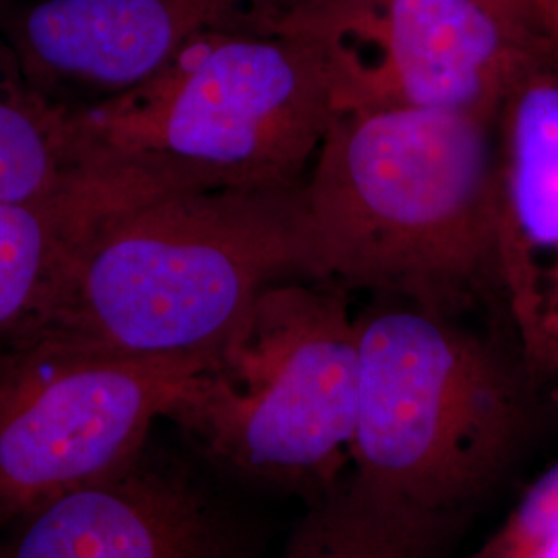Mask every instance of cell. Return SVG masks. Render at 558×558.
<instances>
[{"label":"cell","mask_w":558,"mask_h":558,"mask_svg":"<svg viewBox=\"0 0 558 558\" xmlns=\"http://www.w3.org/2000/svg\"><path fill=\"white\" fill-rule=\"evenodd\" d=\"M495 184L497 114L339 110L302 184L304 279L507 327Z\"/></svg>","instance_id":"1"},{"label":"cell","mask_w":558,"mask_h":558,"mask_svg":"<svg viewBox=\"0 0 558 558\" xmlns=\"http://www.w3.org/2000/svg\"><path fill=\"white\" fill-rule=\"evenodd\" d=\"M302 184L174 191L106 218L15 331L141 359L218 352L269 286L304 279Z\"/></svg>","instance_id":"2"},{"label":"cell","mask_w":558,"mask_h":558,"mask_svg":"<svg viewBox=\"0 0 558 558\" xmlns=\"http://www.w3.org/2000/svg\"><path fill=\"white\" fill-rule=\"evenodd\" d=\"M323 15L281 34H207L140 85L71 108L75 161L163 166L207 189L294 186L338 114Z\"/></svg>","instance_id":"3"},{"label":"cell","mask_w":558,"mask_h":558,"mask_svg":"<svg viewBox=\"0 0 558 558\" xmlns=\"http://www.w3.org/2000/svg\"><path fill=\"white\" fill-rule=\"evenodd\" d=\"M350 474L456 523L507 470L539 391L515 343L380 296L356 315Z\"/></svg>","instance_id":"4"},{"label":"cell","mask_w":558,"mask_h":558,"mask_svg":"<svg viewBox=\"0 0 558 558\" xmlns=\"http://www.w3.org/2000/svg\"><path fill=\"white\" fill-rule=\"evenodd\" d=\"M356 385L345 290L286 279L260 294L170 420L239 478L313 500L350 474Z\"/></svg>","instance_id":"5"},{"label":"cell","mask_w":558,"mask_h":558,"mask_svg":"<svg viewBox=\"0 0 558 558\" xmlns=\"http://www.w3.org/2000/svg\"><path fill=\"white\" fill-rule=\"evenodd\" d=\"M209 360L89 352L34 331L2 336L0 530L140 453Z\"/></svg>","instance_id":"6"},{"label":"cell","mask_w":558,"mask_h":558,"mask_svg":"<svg viewBox=\"0 0 558 558\" xmlns=\"http://www.w3.org/2000/svg\"><path fill=\"white\" fill-rule=\"evenodd\" d=\"M338 110L410 108L495 117L550 52L538 17L486 0H327Z\"/></svg>","instance_id":"7"},{"label":"cell","mask_w":558,"mask_h":558,"mask_svg":"<svg viewBox=\"0 0 558 558\" xmlns=\"http://www.w3.org/2000/svg\"><path fill=\"white\" fill-rule=\"evenodd\" d=\"M0 558H260L255 527L151 439L0 530Z\"/></svg>","instance_id":"8"},{"label":"cell","mask_w":558,"mask_h":558,"mask_svg":"<svg viewBox=\"0 0 558 558\" xmlns=\"http://www.w3.org/2000/svg\"><path fill=\"white\" fill-rule=\"evenodd\" d=\"M327 0H40L9 27L25 73L46 92L122 94L207 34H281L319 20Z\"/></svg>","instance_id":"9"},{"label":"cell","mask_w":558,"mask_h":558,"mask_svg":"<svg viewBox=\"0 0 558 558\" xmlns=\"http://www.w3.org/2000/svg\"><path fill=\"white\" fill-rule=\"evenodd\" d=\"M495 239L507 329L534 383L558 389V60L530 64L497 112Z\"/></svg>","instance_id":"10"},{"label":"cell","mask_w":558,"mask_h":558,"mask_svg":"<svg viewBox=\"0 0 558 558\" xmlns=\"http://www.w3.org/2000/svg\"><path fill=\"white\" fill-rule=\"evenodd\" d=\"M189 189L207 186L147 161L89 160L34 197L0 203V338L40 313L66 260L101 221Z\"/></svg>","instance_id":"11"},{"label":"cell","mask_w":558,"mask_h":558,"mask_svg":"<svg viewBox=\"0 0 558 558\" xmlns=\"http://www.w3.org/2000/svg\"><path fill=\"white\" fill-rule=\"evenodd\" d=\"M308 502L279 558H439L453 525L352 474Z\"/></svg>","instance_id":"12"},{"label":"cell","mask_w":558,"mask_h":558,"mask_svg":"<svg viewBox=\"0 0 558 558\" xmlns=\"http://www.w3.org/2000/svg\"><path fill=\"white\" fill-rule=\"evenodd\" d=\"M75 166L71 108L36 85L0 38V203L34 197Z\"/></svg>","instance_id":"13"},{"label":"cell","mask_w":558,"mask_h":558,"mask_svg":"<svg viewBox=\"0 0 558 558\" xmlns=\"http://www.w3.org/2000/svg\"><path fill=\"white\" fill-rule=\"evenodd\" d=\"M558 536V461L530 484L470 558H530Z\"/></svg>","instance_id":"14"},{"label":"cell","mask_w":558,"mask_h":558,"mask_svg":"<svg viewBox=\"0 0 558 558\" xmlns=\"http://www.w3.org/2000/svg\"><path fill=\"white\" fill-rule=\"evenodd\" d=\"M539 27L558 60V0H534Z\"/></svg>","instance_id":"15"},{"label":"cell","mask_w":558,"mask_h":558,"mask_svg":"<svg viewBox=\"0 0 558 558\" xmlns=\"http://www.w3.org/2000/svg\"><path fill=\"white\" fill-rule=\"evenodd\" d=\"M350 2V0H345ZM490 4H497L502 9L515 11V13H523V15H534L536 17V9H534V0H486Z\"/></svg>","instance_id":"16"},{"label":"cell","mask_w":558,"mask_h":558,"mask_svg":"<svg viewBox=\"0 0 558 558\" xmlns=\"http://www.w3.org/2000/svg\"><path fill=\"white\" fill-rule=\"evenodd\" d=\"M530 558H558V536L555 539H550L544 548H539L538 553Z\"/></svg>","instance_id":"17"}]
</instances>
